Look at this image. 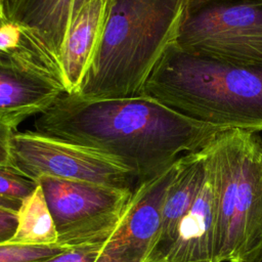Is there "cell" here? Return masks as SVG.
Listing matches in <instances>:
<instances>
[{
  "label": "cell",
  "instance_id": "6da1fadb",
  "mask_svg": "<svg viewBox=\"0 0 262 262\" xmlns=\"http://www.w3.org/2000/svg\"><path fill=\"white\" fill-rule=\"evenodd\" d=\"M33 127L115 159L130 170L137 185L227 129L190 119L145 95L86 99L68 93L39 114Z\"/></svg>",
  "mask_w": 262,
  "mask_h": 262
},
{
  "label": "cell",
  "instance_id": "7a4b0ae2",
  "mask_svg": "<svg viewBox=\"0 0 262 262\" xmlns=\"http://www.w3.org/2000/svg\"><path fill=\"white\" fill-rule=\"evenodd\" d=\"M142 95L195 121L262 131V68L185 52L170 43L148 75Z\"/></svg>",
  "mask_w": 262,
  "mask_h": 262
},
{
  "label": "cell",
  "instance_id": "3957f363",
  "mask_svg": "<svg viewBox=\"0 0 262 262\" xmlns=\"http://www.w3.org/2000/svg\"><path fill=\"white\" fill-rule=\"evenodd\" d=\"M186 0H110L100 40L76 93L86 99L142 95L173 42Z\"/></svg>",
  "mask_w": 262,
  "mask_h": 262
},
{
  "label": "cell",
  "instance_id": "277c9868",
  "mask_svg": "<svg viewBox=\"0 0 262 262\" xmlns=\"http://www.w3.org/2000/svg\"><path fill=\"white\" fill-rule=\"evenodd\" d=\"M216 190V262H246L262 246V139L227 128L202 148Z\"/></svg>",
  "mask_w": 262,
  "mask_h": 262
},
{
  "label": "cell",
  "instance_id": "5b68a950",
  "mask_svg": "<svg viewBox=\"0 0 262 262\" xmlns=\"http://www.w3.org/2000/svg\"><path fill=\"white\" fill-rule=\"evenodd\" d=\"M173 43L191 54L262 68V0H186Z\"/></svg>",
  "mask_w": 262,
  "mask_h": 262
},
{
  "label": "cell",
  "instance_id": "8992f818",
  "mask_svg": "<svg viewBox=\"0 0 262 262\" xmlns=\"http://www.w3.org/2000/svg\"><path fill=\"white\" fill-rule=\"evenodd\" d=\"M37 182L55 224L57 245L66 248L104 243L133 194V190L50 176H41Z\"/></svg>",
  "mask_w": 262,
  "mask_h": 262
},
{
  "label": "cell",
  "instance_id": "52a82bcc",
  "mask_svg": "<svg viewBox=\"0 0 262 262\" xmlns=\"http://www.w3.org/2000/svg\"><path fill=\"white\" fill-rule=\"evenodd\" d=\"M10 158L14 167L36 181L50 176L127 190H134L137 185L130 170L115 159L34 130L13 133Z\"/></svg>",
  "mask_w": 262,
  "mask_h": 262
},
{
  "label": "cell",
  "instance_id": "ba28073f",
  "mask_svg": "<svg viewBox=\"0 0 262 262\" xmlns=\"http://www.w3.org/2000/svg\"><path fill=\"white\" fill-rule=\"evenodd\" d=\"M177 160L155 178L135 187L127 210L95 262H146L156 244L168 188Z\"/></svg>",
  "mask_w": 262,
  "mask_h": 262
},
{
  "label": "cell",
  "instance_id": "9c48e42d",
  "mask_svg": "<svg viewBox=\"0 0 262 262\" xmlns=\"http://www.w3.org/2000/svg\"><path fill=\"white\" fill-rule=\"evenodd\" d=\"M66 93L57 73L40 57L0 49V120L19 125Z\"/></svg>",
  "mask_w": 262,
  "mask_h": 262
},
{
  "label": "cell",
  "instance_id": "30bf717a",
  "mask_svg": "<svg viewBox=\"0 0 262 262\" xmlns=\"http://www.w3.org/2000/svg\"><path fill=\"white\" fill-rule=\"evenodd\" d=\"M110 0H86L71 16L57 57L66 93L76 94L102 33Z\"/></svg>",
  "mask_w": 262,
  "mask_h": 262
},
{
  "label": "cell",
  "instance_id": "8fae6325",
  "mask_svg": "<svg viewBox=\"0 0 262 262\" xmlns=\"http://www.w3.org/2000/svg\"><path fill=\"white\" fill-rule=\"evenodd\" d=\"M216 226L215 182L206 161V175L202 187L180 221L164 262H216Z\"/></svg>",
  "mask_w": 262,
  "mask_h": 262
},
{
  "label": "cell",
  "instance_id": "7c38bea8",
  "mask_svg": "<svg viewBox=\"0 0 262 262\" xmlns=\"http://www.w3.org/2000/svg\"><path fill=\"white\" fill-rule=\"evenodd\" d=\"M206 175L203 149L186 152L177 159V169L168 188L159 234L146 262H164L176 235L178 225L193 204Z\"/></svg>",
  "mask_w": 262,
  "mask_h": 262
},
{
  "label": "cell",
  "instance_id": "4fadbf2b",
  "mask_svg": "<svg viewBox=\"0 0 262 262\" xmlns=\"http://www.w3.org/2000/svg\"><path fill=\"white\" fill-rule=\"evenodd\" d=\"M85 1L23 0L11 23L31 36L58 67L57 57L70 18Z\"/></svg>",
  "mask_w": 262,
  "mask_h": 262
},
{
  "label": "cell",
  "instance_id": "5bb4252c",
  "mask_svg": "<svg viewBox=\"0 0 262 262\" xmlns=\"http://www.w3.org/2000/svg\"><path fill=\"white\" fill-rule=\"evenodd\" d=\"M8 244L32 247L57 245L55 224L40 185L18 210L16 231Z\"/></svg>",
  "mask_w": 262,
  "mask_h": 262
},
{
  "label": "cell",
  "instance_id": "9a60e30c",
  "mask_svg": "<svg viewBox=\"0 0 262 262\" xmlns=\"http://www.w3.org/2000/svg\"><path fill=\"white\" fill-rule=\"evenodd\" d=\"M39 183L12 164L0 165V207L18 212Z\"/></svg>",
  "mask_w": 262,
  "mask_h": 262
},
{
  "label": "cell",
  "instance_id": "2e32d148",
  "mask_svg": "<svg viewBox=\"0 0 262 262\" xmlns=\"http://www.w3.org/2000/svg\"><path fill=\"white\" fill-rule=\"evenodd\" d=\"M67 249L59 245L32 247L7 243L0 245V262H39Z\"/></svg>",
  "mask_w": 262,
  "mask_h": 262
},
{
  "label": "cell",
  "instance_id": "e0dca14e",
  "mask_svg": "<svg viewBox=\"0 0 262 262\" xmlns=\"http://www.w3.org/2000/svg\"><path fill=\"white\" fill-rule=\"evenodd\" d=\"M102 244L72 247L39 262H95L102 248Z\"/></svg>",
  "mask_w": 262,
  "mask_h": 262
},
{
  "label": "cell",
  "instance_id": "ac0fdd59",
  "mask_svg": "<svg viewBox=\"0 0 262 262\" xmlns=\"http://www.w3.org/2000/svg\"><path fill=\"white\" fill-rule=\"evenodd\" d=\"M16 127L14 123L0 120V165L11 164L10 140Z\"/></svg>",
  "mask_w": 262,
  "mask_h": 262
},
{
  "label": "cell",
  "instance_id": "d6986e66",
  "mask_svg": "<svg viewBox=\"0 0 262 262\" xmlns=\"http://www.w3.org/2000/svg\"><path fill=\"white\" fill-rule=\"evenodd\" d=\"M17 227V212L0 207V245L7 244Z\"/></svg>",
  "mask_w": 262,
  "mask_h": 262
},
{
  "label": "cell",
  "instance_id": "ffe728a7",
  "mask_svg": "<svg viewBox=\"0 0 262 262\" xmlns=\"http://www.w3.org/2000/svg\"><path fill=\"white\" fill-rule=\"evenodd\" d=\"M23 32L15 24H8L0 29V49H18L23 45Z\"/></svg>",
  "mask_w": 262,
  "mask_h": 262
},
{
  "label": "cell",
  "instance_id": "44dd1931",
  "mask_svg": "<svg viewBox=\"0 0 262 262\" xmlns=\"http://www.w3.org/2000/svg\"><path fill=\"white\" fill-rule=\"evenodd\" d=\"M23 0H0V9L8 23H11L13 14Z\"/></svg>",
  "mask_w": 262,
  "mask_h": 262
},
{
  "label": "cell",
  "instance_id": "7402d4cb",
  "mask_svg": "<svg viewBox=\"0 0 262 262\" xmlns=\"http://www.w3.org/2000/svg\"><path fill=\"white\" fill-rule=\"evenodd\" d=\"M246 262H262V246Z\"/></svg>",
  "mask_w": 262,
  "mask_h": 262
},
{
  "label": "cell",
  "instance_id": "603a6c76",
  "mask_svg": "<svg viewBox=\"0 0 262 262\" xmlns=\"http://www.w3.org/2000/svg\"><path fill=\"white\" fill-rule=\"evenodd\" d=\"M8 24H10V23H8V21L6 20V18L4 17V15H3V13H2V11H1V9H0V29L4 28V27L7 26Z\"/></svg>",
  "mask_w": 262,
  "mask_h": 262
}]
</instances>
